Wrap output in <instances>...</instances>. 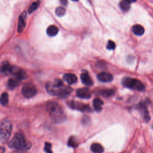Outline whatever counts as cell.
Listing matches in <instances>:
<instances>
[{
    "label": "cell",
    "instance_id": "20",
    "mask_svg": "<svg viewBox=\"0 0 153 153\" xmlns=\"http://www.w3.org/2000/svg\"><path fill=\"white\" fill-rule=\"evenodd\" d=\"M12 66L7 61L4 62L1 66V71L3 72H10Z\"/></svg>",
    "mask_w": 153,
    "mask_h": 153
},
{
    "label": "cell",
    "instance_id": "17",
    "mask_svg": "<svg viewBox=\"0 0 153 153\" xmlns=\"http://www.w3.org/2000/svg\"><path fill=\"white\" fill-rule=\"evenodd\" d=\"M93 105L95 110H96L97 111H101L102 109V105H104V102L101 99L99 98H96L93 101Z\"/></svg>",
    "mask_w": 153,
    "mask_h": 153
},
{
    "label": "cell",
    "instance_id": "9",
    "mask_svg": "<svg viewBox=\"0 0 153 153\" xmlns=\"http://www.w3.org/2000/svg\"><path fill=\"white\" fill-rule=\"evenodd\" d=\"M76 95L82 99H89L91 97L90 90L87 88H82L76 90Z\"/></svg>",
    "mask_w": 153,
    "mask_h": 153
},
{
    "label": "cell",
    "instance_id": "34",
    "mask_svg": "<svg viewBox=\"0 0 153 153\" xmlns=\"http://www.w3.org/2000/svg\"><path fill=\"white\" fill-rule=\"evenodd\" d=\"M152 127L153 128V124H152Z\"/></svg>",
    "mask_w": 153,
    "mask_h": 153
},
{
    "label": "cell",
    "instance_id": "19",
    "mask_svg": "<svg viewBox=\"0 0 153 153\" xmlns=\"http://www.w3.org/2000/svg\"><path fill=\"white\" fill-rule=\"evenodd\" d=\"M120 9L124 12H127L130 8V3L126 0H122L120 3Z\"/></svg>",
    "mask_w": 153,
    "mask_h": 153
},
{
    "label": "cell",
    "instance_id": "27",
    "mask_svg": "<svg viewBox=\"0 0 153 153\" xmlns=\"http://www.w3.org/2000/svg\"><path fill=\"white\" fill-rule=\"evenodd\" d=\"M51 147H52V145L50 143L46 142L45 143V146H44L45 152L46 153H53V151L51 150Z\"/></svg>",
    "mask_w": 153,
    "mask_h": 153
},
{
    "label": "cell",
    "instance_id": "14",
    "mask_svg": "<svg viewBox=\"0 0 153 153\" xmlns=\"http://www.w3.org/2000/svg\"><path fill=\"white\" fill-rule=\"evenodd\" d=\"M132 32L138 36H141L144 34L145 30L142 26L140 25H135L132 27Z\"/></svg>",
    "mask_w": 153,
    "mask_h": 153
},
{
    "label": "cell",
    "instance_id": "3",
    "mask_svg": "<svg viewBox=\"0 0 153 153\" xmlns=\"http://www.w3.org/2000/svg\"><path fill=\"white\" fill-rule=\"evenodd\" d=\"M46 89L50 94L52 95H59L60 96H66L72 91V89L69 87L64 86L63 85L62 86H57L51 83H47Z\"/></svg>",
    "mask_w": 153,
    "mask_h": 153
},
{
    "label": "cell",
    "instance_id": "11",
    "mask_svg": "<svg viewBox=\"0 0 153 153\" xmlns=\"http://www.w3.org/2000/svg\"><path fill=\"white\" fill-rule=\"evenodd\" d=\"M26 13L25 12H24L19 16V22H18V32H22L24 29L26 25Z\"/></svg>",
    "mask_w": 153,
    "mask_h": 153
},
{
    "label": "cell",
    "instance_id": "5",
    "mask_svg": "<svg viewBox=\"0 0 153 153\" xmlns=\"http://www.w3.org/2000/svg\"><path fill=\"white\" fill-rule=\"evenodd\" d=\"M122 84L124 86L129 89L136 90L140 92H143L145 89L144 85L139 80L130 77H126L123 79Z\"/></svg>",
    "mask_w": 153,
    "mask_h": 153
},
{
    "label": "cell",
    "instance_id": "15",
    "mask_svg": "<svg viewBox=\"0 0 153 153\" xmlns=\"http://www.w3.org/2000/svg\"><path fill=\"white\" fill-rule=\"evenodd\" d=\"M59 32L58 28L55 25H51L47 29V34L50 37L56 36Z\"/></svg>",
    "mask_w": 153,
    "mask_h": 153
},
{
    "label": "cell",
    "instance_id": "30",
    "mask_svg": "<svg viewBox=\"0 0 153 153\" xmlns=\"http://www.w3.org/2000/svg\"><path fill=\"white\" fill-rule=\"evenodd\" d=\"M5 148L3 147H0V153H4Z\"/></svg>",
    "mask_w": 153,
    "mask_h": 153
},
{
    "label": "cell",
    "instance_id": "21",
    "mask_svg": "<svg viewBox=\"0 0 153 153\" xmlns=\"http://www.w3.org/2000/svg\"><path fill=\"white\" fill-rule=\"evenodd\" d=\"M19 84V80L17 79H11L9 80L8 86L10 89H13L16 88Z\"/></svg>",
    "mask_w": 153,
    "mask_h": 153
},
{
    "label": "cell",
    "instance_id": "16",
    "mask_svg": "<svg viewBox=\"0 0 153 153\" xmlns=\"http://www.w3.org/2000/svg\"><path fill=\"white\" fill-rule=\"evenodd\" d=\"M90 148L94 153H102L104 152V148L100 143H94L91 145Z\"/></svg>",
    "mask_w": 153,
    "mask_h": 153
},
{
    "label": "cell",
    "instance_id": "8",
    "mask_svg": "<svg viewBox=\"0 0 153 153\" xmlns=\"http://www.w3.org/2000/svg\"><path fill=\"white\" fill-rule=\"evenodd\" d=\"M10 73L14 75L19 80H24L27 78L26 73L24 70L17 66H12Z\"/></svg>",
    "mask_w": 153,
    "mask_h": 153
},
{
    "label": "cell",
    "instance_id": "24",
    "mask_svg": "<svg viewBox=\"0 0 153 153\" xmlns=\"http://www.w3.org/2000/svg\"><path fill=\"white\" fill-rule=\"evenodd\" d=\"M39 5H40V1H39L33 3L30 6V7H29V9H28V13H33L34 11H35V10L38 9Z\"/></svg>",
    "mask_w": 153,
    "mask_h": 153
},
{
    "label": "cell",
    "instance_id": "6",
    "mask_svg": "<svg viewBox=\"0 0 153 153\" xmlns=\"http://www.w3.org/2000/svg\"><path fill=\"white\" fill-rule=\"evenodd\" d=\"M23 95L26 98H31L37 93V89L34 85L31 83H26L22 89Z\"/></svg>",
    "mask_w": 153,
    "mask_h": 153
},
{
    "label": "cell",
    "instance_id": "28",
    "mask_svg": "<svg viewBox=\"0 0 153 153\" xmlns=\"http://www.w3.org/2000/svg\"><path fill=\"white\" fill-rule=\"evenodd\" d=\"M107 47L108 50H114L115 48V44L113 41H109L107 43Z\"/></svg>",
    "mask_w": 153,
    "mask_h": 153
},
{
    "label": "cell",
    "instance_id": "31",
    "mask_svg": "<svg viewBox=\"0 0 153 153\" xmlns=\"http://www.w3.org/2000/svg\"><path fill=\"white\" fill-rule=\"evenodd\" d=\"M126 1H127L130 3H135L136 0H126Z\"/></svg>",
    "mask_w": 153,
    "mask_h": 153
},
{
    "label": "cell",
    "instance_id": "13",
    "mask_svg": "<svg viewBox=\"0 0 153 153\" xmlns=\"http://www.w3.org/2000/svg\"><path fill=\"white\" fill-rule=\"evenodd\" d=\"M81 80L82 83L87 86H91L93 85V81L88 73H82L81 75Z\"/></svg>",
    "mask_w": 153,
    "mask_h": 153
},
{
    "label": "cell",
    "instance_id": "29",
    "mask_svg": "<svg viewBox=\"0 0 153 153\" xmlns=\"http://www.w3.org/2000/svg\"><path fill=\"white\" fill-rule=\"evenodd\" d=\"M60 3L63 6H66L68 4V0H60Z\"/></svg>",
    "mask_w": 153,
    "mask_h": 153
},
{
    "label": "cell",
    "instance_id": "2",
    "mask_svg": "<svg viewBox=\"0 0 153 153\" xmlns=\"http://www.w3.org/2000/svg\"><path fill=\"white\" fill-rule=\"evenodd\" d=\"M9 146L20 151L28 150L31 147V143L27 141L23 134L17 133L9 143Z\"/></svg>",
    "mask_w": 153,
    "mask_h": 153
},
{
    "label": "cell",
    "instance_id": "26",
    "mask_svg": "<svg viewBox=\"0 0 153 153\" xmlns=\"http://www.w3.org/2000/svg\"><path fill=\"white\" fill-rule=\"evenodd\" d=\"M65 12H66V10L65 9V8H63L62 7H59L55 10L56 15L59 17L63 16L65 14Z\"/></svg>",
    "mask_w": 153,
    "mask_h": 153
},
{
    "label": "cell",
    "instance_id": "7",
    "mask_svg": "<svg viewBox=\"0 0 153 153\" xmlns=\"http://www.w3.org/2000/svg\"><path fill=\"white\" fill-rule=\"evenodd\" d=\"M69 106L74 110H77L82 112H90L91 111V108L88 105L83 104L82 103L76 102V101H71L69 103Z\"/></svg>",
    "mask_w": 153,
    "mask_h": 153
},
{
    "label": "cell",
    "instance_id": "33",
    "mask_svg": "<svg viewBox=\"0 0 153 153\" xmlns=\"http://www.w3.org/2000/svg\"><path fill=\"white\" fill-rule=\"evenodd\" d=\"M72 1H79V0H72Z\"/></svg>",
    "mask_w": 153,
    "mask_h": 153
},
{
    "label": "cell",
    "instance_id": "23",
    "mask_svg": "<svg viewBox=\"0 0 153 153\" xmlns=\"http://www.w3.org/2000/svg\"><path fill=\"white\" fill-rule=\"evenodd\" d=\"M9 102V95L7 93H3L0 97V103L3 105H6Z\"/></svg>",
    "mask_w": 153,
    "mask_h": 153
},
{
    "label": "cell",
    "instance_id": "10",
    "mask_svg": "<svg viewBox=\"0 0 153 153\" xmlns=\"http://www.w3.org/2000/svg\"><path fill=\"white\" fill-rule=\"evenodd\" d=\"M98 79L101 82L108 83L113 81V75L108 72H101L98 75Z\"/></svg>",
    "mask_w": 153,
    "mask_h": 153
},
{
    "label": "cell",
    "instance_id": "22",
    "mask_svg": "<svg viewBox=\"0 0 153 153\" xmlns=\"http://www.w3.org/2000/svg\"><path fill=\"white\" fill-rule=\"evenodd\" d=\"M68 145L72 148H76L78 146V142L74 136H71L69 138L68 141Z\"/></svg>",
    "mask_w": 153,
    "mask_h": 153
},
{
    "label": "cell",
    "instance_id": "32",
    "mask_svg": "<svg viewBox=\"0 0 153 153\" xmlns=\"http://www.w3.org/2000/svg\"><path fill=\"white\" fill-rule=\"evenodd\" d=\"M12 153H23L22 152V151H20V150H18V151H14Z\"/></svg>",
    "mask_w": 153,
    "mask_h": 153
},
{
    "label": "cell",
    "instance_id": "1",
    "mask_svg": "<svg viewBox=\"0 0 153 153\" xmlns=\"http://www.w3.org/2000/svg\"><path fill=\"white\" fill-rule=\"evenodd\" d=\"M46 110L54 123H61L65 119V115L60 105L54 101L49 102Z\"/></svg>",
    "mask_w": 153,
    "mask_h": 153
},
{
    "label": "cell",
    "instance_id": "25",
    "mask_svg": "<svg viewBox=\"0 0 153 153\" xmlns=\"http://www.w3.org/2000/svg\"><path fill=\"white\" fill-rule=\"evenodd\" d=\"M114 93V91L111 89H106V90H103L101 92V94L106 98L110 97L113 96Z\"/></svg>",
    "mask_w": 153,
    "mask_h": 153
},
{
    "label": "cell",
    "instance_id": "18",
    "mask_svg": "<svg viewBox=\"0 0 153 153\" xmlns=\"http://www.w3.org/2000/svg\"><path fill=\"white\" fill-rule=\"evenodd\" d=\"M139 110H142L143 111V117H144L145 120L148 121L150 117H149L148 112L147 111L146 105L144 104H143V103H140L139 104Z\"/></svg>",
    "mask_w": 153,
    "mask_h": 153
},
{
    "label": "cell",
    "instance_id": "12",
    "mask_svg": "<svg viewBox=\"0 0 153 153\" xmlns=\"http://www.w3.org/2000/svg\"><path fill=\"white\" fill-rule=\"evenodd\" d=\"M64 80L69 85H73L77 82L76 76L72 73H67L63 75Z\"/></svg>",
    "mask_w": 153,
    "mask_h": 153
},
{
    "label": "cell",
    "instance_id": "4",
    "mask_svg": "<svg viewBox=\"0 0 153 153\" xmlns=\"http://www.w3.org/2000/svg\"><path fill=\"white\" fill-rule=\"evenodd\" d=\"M12 132V124L10 120L5 119L0 124V138L3 143L7 142Z\"/></svg>",
    "mask_w": 153,
    "mask_h": 153
}]
</instances>
